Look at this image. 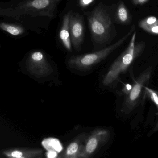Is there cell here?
Segmentation results:
<instances>
[{"mask_svg": "<svg viewBox=\"0 0 158 158\" xmlns=\"http://www.w3.org/2000/svg\"><path fill=\"white\" fill-rule=\"evenodd\" d=\"M62 0H29L21 2L17 10L26 14L35 13L38 15L52 17L58 3Z\"/></svg>", "mask_w": 158, "mask_h": 158, "instance_id": "5", "label": "cell"}, {"mask_svg": "<svg viewBox=\"0 0 158 158\" xmlns=\"http://www.w3.org/2000/svg\"><path fill=\"white\" fill-rule=\"evenodd\" d=\"M152 71L151 66L144 70L135 80L130 91L126 94L121 109V111L124 114H130L144 102L146 97L145 88L148 86Z\"/></svg>", "mask_w": 158, "mask_h": 158, "instance_id": "4", "label": "cell"}, {"mask_svg": "<svg viewBox=\"0 0 158 158\" xmlns=\"http://www.w3.org/2000/svg\"><path fill=\"white\" fill-rule=\"evenodd\" d=\"M135 29V26H132L128 32L114 44L95 52L70 57L67 61L68 66L71 69L78 71H87L106 59L110 54L120 47L127 39L132 35Z\"/></svg>", "mask_w": 158, "mask_h": 158, "instance_id": "2", "label": "cell"}, {"mask_svg": "<svg viewBox=\"0 0 158 158\" xmlns=\"http://www.w3.org/2000/svg\"><path fill=\"white\" fill-rule=\"evenodd\" d=\"M86 16L93 40L98 44L106 42L112 29L111 18L106 9L102 4H99Z\"/></svg>", "mask_w": 158, "mask_h": 158, "instance_id": "3", "label": "cell"}, {"mask_svg": "<svg viewBox=\"0 0 158 158\" xmlns=\"http://www.w3.org/2000/svg\"><path fill=\"white\" fill-rule=\"evenodd\" d=\"M88 135L87 133H85L78 135L68 145L66 150L61 157L64 158H79Z\"/></svg>", "mask_w": 158, "mask_h": 158, "instance_id": "9", "label": "cell"}, {"mask_svg": "<svg viewBox=\"0 0 158 158\" xmlns=\"http://www.w3.org/2000/svg\"><path fill=\"white\" fill-rule=\"evenodd\" d=\"M46 156L48 158H55L58 157V153L53 151H47Z\"/></svg>", "mask_w": 158, "mask_h": 158, "instance_id": "19", "label": "cell"}, {"mask_svg": "<svg viewBox=\"0 0 158 158\" xmlns=\"http://www.w3.org/2000/svg\"><path fill=\"white\" fill-rule=\"evenodd\" d=\"M95 0H79V4L82 7H86L92 4Z\"/></svg>", "mask_w": 158, "mask_h": 158, "instance_id": "17", "label": "cell"}, {"mask_svg": "<svg viewBox=\"0 0 158 158\" xmlns=\"http://www.w3.org/2000/svg\"><path fill=\"white\" fill-rule=\"evenodd\" d=\"M128 46L125 50L114 61L109 68L103 79L107 86L114 85L119 80L120 75L124 73L137 58L143 52L146 43L144 41L135 43L136 32L133 33Z\"/></svg>", "mask_w": 158, "mask_h": 158, "instance_id": "1", "label": "cell"}, {"mask_svg": "<svg viewBox=\"0 0 158 158\" xmlns=\"http://www.w3.org/2000/svg\"><path fill=\"white\" fill-rule=\"evenodd\" d=\"M115 17L117 22L121 24H128L131 22V15L123 2H120L118 4L116 9Z\"/></svg>", "mask_w": 158, "mask_h": 158, "instance_id": "13", "label": "cell"}, {"mask_svg": "<svg viewBox=\"0 0 158 158\" xmlns=\"http://www.w3.org/2000/svg\"><path fill=\"white\" fill-rule=\"evenodd\" d=\"M139 27L151 35H157L158 34V20L154 16L146 17L139 22Z\"/></svg>", "mask_w": 158, "mask_h": 158, "instance_id": "12", "label": "cell"}, {"mask_svg": "<svg viewBox=\"0 0 158 158\" xmlns=\"http://www.w3.org/2000/svg\"><path fill=\"white\" fill-rule=\"evenodd\" d=\"M0 28L14 36L20 35L25 32L24 29L20 26L5 23H0Z\"/></svg>", "mask_w": 158, "mask_h": 158, "instance_id": "15", "label": "cell"}, {"mask_svg": "<svg viewBox=\"0 0 158 158\" xmlns=\"http://www.w3.org/2000/svg\"><path fill=\"white\" fill-rule=\"evenodd\" d=\"M41 145L47 151H53L58 153L62 151L63 147L59 139L48 138L42 140Z\"/></svg>", "mask_w": 158, "mask_h": 158, "instance_id": "14", "label": "cell"}, {"mask_svg": "<svg viewBox=\"0 0 158 158\" xmlns=\"http://www.w3.org/2000/svg\"><path fill=\"white\" fill-rule=\"evenodd\" d=\"M150 0H131V2L135 6L144 5L149 1Z\"/></svg>", "mask_w": 158, "mask_h": 158, "instance_id": "18", "label": "cell"}, {"mask_svg": "<svg viewBox=\"0 0 158 158\" xmlns=\"http://www.w3.org/2000/svg\"><path fill=\"white\" fill-rule=\"evenodd\" d=\"M29 72L38 77L46 76L51 73L52 69L45 55L41 52L31 53L27 62Z\"/></svg>", "mask_w": 158, "mask_h": 158, "instance_id": "8", "label": "cell"}, {"mask_svg": "<svg viewBox=\"0 0 158 158\" xmlns=\"http://www.w3.org/2000/svg\"><path fill=\"white\" fill-rule=\"evenodd\" d=\"M110 137V132L108 129L102 128L94 129L90 135H88L79 158L92 157L101 147L108 142Z\"/></svg>", "mask_w": 158, "mask_h": 158, "instance_id": "6", "label": "cell"}, {"mask_svg": "<svg viewBox=\"0 0 158 158\" xmlns=\"http://www.w3.org/2000/svg\"><path fill=\"white\" fill-rule=\"evenodd\" d=\"M72 13V11L68 12L64 15L59 34L60 39L63 45L68 51H72V42L69 30V21Z\"/></svg>", "mask_w": 158, "mask_h": 158, "instance_id": "11", "label": "cell"}, {"mask_svg": "<svg viewBox=\"0 0 158 158\" xmlns=\"http://www.w3.org/2000/svg\"><path fill=\"white\" fill-rule=\"evenodd\" d=\"M69 30L72 47L80 51L85 35V26L83 16L77 13H72L69 21Z\"/></svg>", "mask_w": 158, "mask_h": 158, "instance_id": "7", "label": "cell"}, {"mask_svg": "<svg viewBox=\"0 0 158 158\" xmlns=\"http://www.w3.org/2000/svg\"><path fill=\"white\" fill-rule=\"evenodd\" d=\"M43 151L39 148H16L3 152V154L9 158H34L42 156Z\"/></svg>", "mask_w": 158, "mask_h": 158, "instance_id": "10", "label": "cell"}, {"mask_svg": "<svg viewBox=\"0 0 158 158\" xmlns=\"http://www.w3.org/2000/svg\"><path fill=\"white\" fill-rule=\"evenodd\" d=\"M145 90H146V97L148 96L155 104L157 108H158V97L157 91L149 88L148 86H147L145 88Z\"/></svg>", "mask_w": 158, "mask_h": 158, "instance_id": "16", "label": "cell"}]
</instances>
